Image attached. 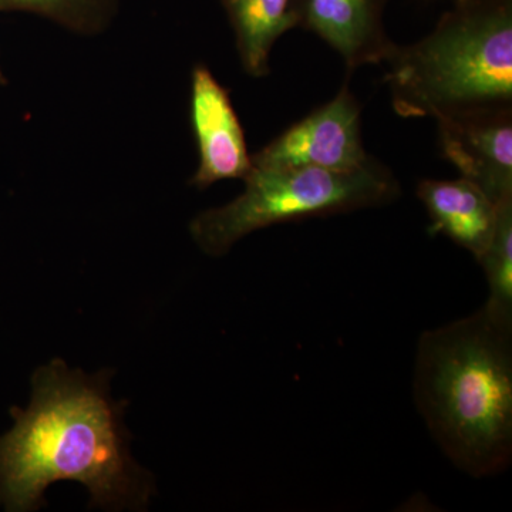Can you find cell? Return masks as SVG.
Listing matches in <instances>:
<instances>
[{"instance_id":"3957f363","label":"cell","mask_w":512,"mask_h":512,"mask_svg":"<svg viewBox=\"0 0 512 512\" xmlns=\"http://www.w3.org/2000/svg\"><path fill=\"white\" fill-rule=\"evenodd\" d=\"M387 63L384 83L404 119L512 109V0H457Z\"/></svg>"},{"instance_id":"7a4b0ae2","label":"cell","mask_w":512,"mask_h":512,"mask_svg":"<svg viewBox=\"0 0 512 512\" xmlns=\"http://www.w3.org/2000/svg\"><path fill=\"white\" fill-rule=\"evenodd\" d=\"M414 403L448 460L474 478L512 461V328L484 306L417 343Z\"/></svg>"},{"instance_id":"8fae6325","label":"cell","mask_w":512,"mask_h":512,"mask_svg":"<svg viewBox=\"0 0 512 512\" xmlns=\"http://www.w3.org/2000/svg\"><path fill=\"white\" fill-rule=\"evenodd\" d=\"M478 262L483 266L490 291L485 311L512 328V198L498 205L493 237Z\"/></svg>"},{"instance_id":"8992f818","label":"cell","mask_w":512,"mask_h":512,"mask_svg":"<svg viewBox=\"0 0 512 512\" xmlns=\"http://www.w3.org/2000/svg\"><path fill=\"white\" fill-rule=\"evenodd\" d=\"M441 154L500 204L512 198V109L437 119Z\"/></svg>"},{"instance_id":"277c9868","label":"cell","mask_w":512,"mask_h":512,"mask_svg":"<svg viewBox=\"0 0 512 512\" xmlns=\"http://www.w3.org/2000/svg\"><path fill=\"white\" fill-rule=\"evenodd\" d=\"M244 181L238 198L192 220V238L205 254L225 255L239 239L262 228L380 207L400 195L392 171L373 157L353 171L252 167Z\"/></svg>"},{"instance_id":"ba28073f","label":"cell","mask_w":512,"mask_h":512,"mask_svg":"<svg viewBox=\"0 0 512 512\" xmlns=\"http://www.w3.org/2000/svg\"><path fill=\"white\" fill-rule=\"evenodd\" d=\"M298 26L311 30L345 60L350 72L387 62L396 43L383 25L387 0H293Z\"/></svg>"},{"instance_id":"5b68a950","label":"cell","mask_w":512,"mask_h":512,"mask_svg":"<svg viewBox=\"0 0 512 512\" xmlns=\"http://www.w3.org/2000/svg\"><path fill=\"white\" fill-rule=\"evenodd\" d=\"M372 160L362 138V109L348 84L335 99L293 124L252 156V167L353 171Z\"/></svg>"},{"instance_id":"52a82bcc","label":"cell","mask_w":512,"mask_h":512,"mask_svg":"<svg viewBox=\"0 0 512 512\" xmlns=\"http://www.w3.org/2000/svg\"><path fill=\"white\" fill-rule=\"evenodd\" d=\"M190 110L200 153V165L191 185L204 190L222 180H245L252 170V156L244 128L227 90L202 64L192 70Z\"/></svg>"},{"instance_id":"30bf717a","label":"cell","mask_w":512,"mask_h":512,"mask_svg":"<svg viewBox=\"0 0 512 512\" xmlns=\"http://www.w3.org/2000/svg\"><path fill=\"white\" fill-rule=\"evenodd\" d=\"M227 10L245 72L269 73V57L279 37L298 26L293 0H221Z\"/></svg>"},{"instance_id":"7c38bea8","label":"cell","mask_w":512,"mask_h":512,"mask_svg":"<svg viewBox=\"0 0 512 512\" xmlns=\"http://www.w3.org/2000/svg\"><path fill=\"white\" fill-rule=\"evenodd\" d=\"M119 0H0V10H25L79 33H97L109 25Z\"/></svg>"},{"instance_id":"9c48e42d","label":"cell","mask_w":512,"mask_h":512,"mask_svg":"<svg viewBox=\"0 0 512 512\" xmlns=\"http://www.w3.org/2000/svg\"><path fill=\"white\" fill-rule=\"evenodd\" d=\"M417 197L429 214L430 234L446 235L478 261L493 237L500 204L463 177L423 180L417 187Z\"/></svg>"},{"instance_id":"4fadbf2b","label":"cell","mask_w":512,"mask_h":512,"mask_svg":"<svg viewBox=\"0 0 512 512\" xmlns=\"http://www.w3.org/2000/svg\"><path fill=\"white\" fill-rule=\"evenodd\" d=\"M0 80H2V73H0Z\"/></svg>"},{"instance_id":"6da1fadb","label":"cell","mask_w":512,"mask_h":512,"mask_svg":"<svg viewBox=\"0 0 512 512\" xmlns=\"http://www.w3.org/2000/svg\"><path fill=\"white\" fill-rule=\"evenodd\" d=\"M109 376L70 370L62 359L36 370L32 403L10 409L15 426L0 437V507L39 510L46 488L64 480L86 485L92 507L147 504L150 476L131 458Z\"/></svg>"}]
</instances>
